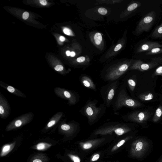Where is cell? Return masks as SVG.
<instances>
[{"label": "cell", "mask_w": 162, "mask_h": 162, "mask_svg": "<svg viewBox=\"0 0 162 162\" xmlns=\"http://www.w3.org/2000/svg\"><path fill=\"white\" fill-rule=\"evenodd\" d=\"M98 102L96 100H89L81 110V112L87 118L90 125L96 123L106 113L105 104L104 103L97 106Z\"/></svg>", "instance_id": "6da1fadb"}, {"label": "cell", "mask_w": 162, "mask_h": 162, "mask_svg": "<svg viewBox=\"0 0 162 162\" xmlns=\"http://www.w3.org/2000/svg\"><path fill=\"white\" fill-rule=\"evenodd\" d=\"M132 130L125 124L120 122L110 123L104 124L96 130L92 136L115 135L118 136L123 135Z\"/></svg>", "instance_id": "7a4b0ae2"}, {"label": "cell", "mask_w": 162, "mask_h": 162, "mask_svg": "<svg viewBox=\"0 0 162 162\" xmlns=\"http://www.w3.org/2000/svg\"><path fill=\"white\" fill-rule=\"evenodd\" d=\"M135 61L134 60H127L119 62L110 67L105 74V80L111 82L117 80L129 70Z\"/></svg>", "instance_id": "3957f363"}, {"label": "cell", "mask_w": 162, "mask_h": 162, "mask_svg": "<svg viewBox=\"0 0 162 162\" xmlns=\"http://www.w3.org/2000/svg\"><path fill=\"white\" fill-rule=\"evenodd\" d=\"M142 105L140 102L129 97L125 90L122 89L119 92L114 105V110L115 112L118 111L124 107L136 108Z\"/></svg>", "instance_id": "277c9868"}, {"label": "cell", "mask_w": 162, "mask_h": 162, "mask_svg": "<svg viewBox=\"0 0 162 162\" xmlns=\"http://www.w3.org/2000/svg\"><path fill=\"white\" fill-rule=\"evenodd\" d=\"M155 11H152L143 16L139 22L135 30L136 35H140L143 32H148L151 29L156 19Z\"/></svg>", "instance_id": "5b68a950"}, {"label": "cell", "mask_w": 162, "mask_h": 162, "mask_svg": "<svg viewBox=\"0 0 162 162\" xmlns=\"http://www.w3.org/2000/svg\"><path fill=\"white\" fill-rule=\"evenodd\" d=\"M149 147V143L146 139L143 138L138 139L131 144L130 155L133 158H142L147 152Z\"/></svg>", "instance_id": "8992f818"}, {"label": "cell", "mask_w": 162, "mask_h": 162, "mask_svg": "<svg viewBox=\"0 0 162 162\" xmlns=\"http://www.w3.org/2000/svg\"><path fill=\"white\" fill-rule=\"evenodd\" d=\"M162 63V57H154L151 61L144 62L141 60H135L129 70H136L141 72L148 71Z\"/></svg>", "instance_id": "52a82bcc"}, {"label": "cell", "mask_w": 162, "mask_h": 162, "mask_svg": "<svg viewBox=\"0 0 162 162\" xmlns=\"http://www.w3.org/2000/svg\"><path fill=\"white\" fill-rule=\"evenodd\" d=\"M118 81H113L104 87L102 90V96L104 103L106 107H109L111 105L114 97L119 85Z\"/></svg>", "instance_id": "ba28073f"}, {"label": "cell", "mask_w": 162, "mask_h": 162, "mask_svg": "<svg viewBox=\"0 0 162 162\" xmlns=\"http://www.w3.org/2000/svg\"><path fill=\"white\" fill-rule=\"evenodd\" d=\"M150 117V114L147 111H138L130 113L126 118L133 122L142 124L148 121Z\"/></svg>", "instance_id": "9c48e42d"}, {"label": "cell", "mask_w": 162, "mask_h": 162, "mask_svg": "<svg viewBox=\"0 0 162 162\" xmlns=\"http://www.w3.org/2000/svg\"><path fill=\"white\" fill-rule=\"evenodd\" d=\"M106 140L105 138L95 139L85 142H80L79 143V146L80 148L83 151H89L100 146L101 144L105 142Z\"/></svg>", "instance_id": "30bf717a"}, {"label": "cell", "mask_w": 162, "mask_h": 162, "mask_svg": "<svg viewBox=\"0 0 162 162\" xmlns=\"http://www.w3.org/2000/svg\"><path fill=\"white\" fill-rule=\"evenodd\" d=\"M89 37L95 47L102 51L104 47V41L101 34L98 32H93L90 33Z\"/></svg>", "instance_id": "8fae6325"}, {"label": "cell", "mask_w": 162, "mask_h": 162, "mask_svg": "<svg viewBox=\"0 0 162 162\" xmlns=\"http://www.w3.org/2000/svg\"><path fill=\"white\" fill-rule=\"evenodd\" d=\"M126 42V33L123 37L119 40L118 43L109 50L106 55V58H109L117 55L118 52L125 45Z\"/></svg>", "instance_id": "7c38bea8"}, {"label": "cell", "mask_w": 162, "mask_h": 162, "mask_svg": "<svg viewBox=\"0 0 162 162\" xmlns=\"http://www.w3.org/2000/svg\"><path fill=\"white\" fill-rule=\"evenodd\" d=\"M162 48V45L157 42H147L141 44L137 50L136 53H140L148 52L155 48Z\"/></svg>", "instance_id": "4fadbf2b"}, {"label": "cell", "mask_w": 162, "mask_h": 162, "mask_svg": "<svg viewBox=\"0 0 162 162\" xmlns=\"http://www.w3.org/2000/svg\"><path fill=\"white\" fill-rule=\"evenodd\" d=\"M80 81L85 87L96 92V85L90 77L87 76H83L81 77Z\"/></svg>", "instance_id": "5bb4252c"}, {"label": "cell", "mask_w": 162, "mask_h": 162, "mask_svg": "<svg viewBox=\"0 0 162 162\" xmlns=\"http://www.w3.org/2000/svg\"><path fill=\"white\" fill-rule=\"evenodd\" d=\"M141 6V3L140 2H132L125 10L124 13V16L130 14L138 8L140 7Z\"/></svg>", "instance_id": "9a60e30c"}, {"label": "cell", "mask_w": 162, "mask_h": 162, "mask_svg": "<svg viewBox=\"0 0 162 162\" xmlns=\"http://www.w3.org/2000/svg\"><path fill=\"white\" fill-rule=\"evenodd\" d=\"M132 138V136H128L121 140L112 147L110 150V152L113 153L117 151L120 147L124 146L126 142L130 140Z\"/></svg>", "instance_id": "2e32d148"}, {"label": "cell", "mask_w": 162, "mask_h": 162, "mask_svg": "<svg viewBox=\"0 0 162 162\" xmlns=\"http://www.w3.org/2000/svg\"><path fill=\"white\" fill-rule=\"evenodd\" d=\"M150 37L153 39H158L162 37V22L161 24L156 28Z\"/></svg>", "instance_id": "e0dca14e"}, {"label": "cell", "mask_w": 162, "mask_h": 162, "mask_svg": "<svg viewBox=\"0 0 162 162\" xmlns=\"http://www.w3.org/2000/svg\"><path fill=\"white\" fill-rule=\"evenodd\" d=\"M90 60L88 56H80L77 58L76 60V63L79 65H88Z\"/></svg>", "instance_id": "ac0fdd59"}, {"label": "cell", "mask_w": 162, "mask_h": 162, "mask_svg": "<svg viewBox=\"0 0 162 162\" xmlns=\"http://www.w3.org/2000/svg\"><path fill=\"white\" fill-rule=\"evenodd\" d=\"M162 116V106H160L156 110L152 120L154 122H157L160 119Z\"/></svg>", "instance_id": "d6986e66"}, {"label": "cell", "mask_w": 162, "mask_h": 162, "mask_svg": "<svg viewBox=\"0 0 162 162\" xmlns=\"http://www.w3.org/2000/svg\"><path fill=\"white\" fill-rule=\"evenodd\" d=\"M138 97L143 101H149L152 100L154 98L153 95L150 92L144 93L139 95Z\"/></svg>", "instance_id": "ffe728a7"}, {"label": "cell", "mask_w": 162, "mask_h": 162, "mask_svg": "<svg viewBox=\"0 0 162 162\" xmlns=\"http://www.w3.org/2000/svg\"><path fill=\"white\" fill-rule=\"evenodd\" d=\"M162 54V48L157 47L146 52V55H153Z\"/></svg>", "instance_id": "44dd1931"}, {"label": "cell", "mask_w": 162, "mask_h": 162, "mask_svg": "<svg viewBox=\"0 0 162 162\" xmlns=\"http://www.w3.org/2000/svg\"><path fill=\"white\" fill-rule=\"evenodd\" d=\"M51 146V145L46 143H40L38 144L36 148L38 150H44L47 149Z\"/></svg>", "instance_id": "7402d4cb"}, {"label": "cell", "mask_w": 162, "mask_h": 162, "mask_svg": "<svg viewBox=\"0 0 162 162\" xmlns=\"http://www.w3.org/2000/svg\"><path fill=\"white\" fill-rule=\"evenodd\" d=\"M68 155L73 162H82L79 155L72 154H69Z\"/></svg>", "instance_id": "603a6c76"}, {"label": "cell", "mask_w": 162, "mask_h": 162, "mask_svg": "<svg viewBox=\"0 0 162 162\" xmlns=\"http://www.w3.org/2000/svg\"><path fill=\"white\" fill-rule=\"evenodd\" d=\"M127 83H128L130 89L131 91H134L135 89L136 85L135 80L134 79H130L127 81Z\"/></svg>", "instance_id": "cb8c5ba5"}, {"label": "cell", "mask_w": 162, "mask_h": 162, "mask_svg": "<svg viewBox=\"0 0 162 162\" xmlns=\"http://www.w3.org/2000/svg\"><path fill=\"white\" fill-rule=\"evenodd\" d=\"M11 147L12 146L10 145H7L4 146L2 149L1 156H4L7 155L10 151Z\"/></svg>", "instance_id": "d4e9b609"}, {"label": "cell", "mask_w": 162, "mask_h": 162, "mask_svg": "<svg viewBox=\"0 0 162 162\" xmlns=\"http://www.w3.org/2000/svg\"><path fill=\"white\" fill-rule=\"evenodd\" d=\"M100 157V153H96L91 156L89 162H94L99 160Z\"/></svg>", "instance_id": "484cf974"}, {"label": "cell", "mask_w": 162, "mask_h": 162, "mask_svg": "<svg viewBox=\"0 0 162 162\" xmlns=\"http://www.w3.org/2000/svg\"><path fill=\"white\" fill-rule=\"evenodd\" d=\"M63 32L67 35L70 36H74V34L70 28H64L63 29Z\"/></svg>", "instance_id": "4316f807"}, {"label": "cell", "mask_w": 162, "mask_h": 162, "mask_svg": "<svg viewBox=\"0 0 162 162\" xmlns=\"http://www.w3.org/2000/svg\"><path fill=\"white\" fill-rule=\"evenodd\" d=\"M162 76V66H160L156 69L153 76Z\"/></svg>", "instance_id": "83f0119b"}, {"label": "cell", "mask_w": 162, "mask_h": 162, "mask_svg": "<svg viewBox=\"0 0 162 162\" xmlns=\"http://www.w3.org/2000/svg\"><path fill=\"white\" fill-rule=\"evenodd\" d=\"M98 12L102 15H105L107 14L108 10L105 8H100L98 9Z\"/></svg>", "instance_id": "f1b7e54d"}, {"label": "cell", "mask_w": 162, "mask_h": 162, "mask_svg": "<svg viewBox=\"0 0 162 162\" xmlns=\"http://www.w3.org/2000/svg\"><path fill=\"white\" fill-rule=\"evenodd\" d=\"M64 69L63 67L60 65H58L55 68V70L57 71L61 72Z\"/></svg>", "instance_id": "f546056e"}, {"label": "cell", "mask_w": 162, "mask_h": 162, "mask_svg": "<svg viewBox=\"0 0 162 162\" xmlns=\"http://www.w3.org/2000/svg\"><path fill=\"white\" fill-rule=\"evenodd\" d=\"M29 16V14L27 12H25L23 14L22 18L24 20H27Z\"/></svg>", "instance_id": "4dcf8cb0"}, {"label": "cell", "mask_w": 162, "mask_h": 162, "mask_svg": "<svg viewBox=\"0 0 162 162\" xmlns=\"http://www.w3.org/2000/svg\"><path fill=\"white\" fill-rule=\"evenodd\" d=\"M8 90L11 93H13L15 92V89L13 87L9 86L7 88Z\"/></svg>", "instance_id": "1f68e13d"}, {"label": "cell", "mask_w": 162, "mask_h": 162, "mask_svg": "<svg viewBox=\"0 0 162 162\" xmlns=\"http://www.w3.org/2000/svg\"><path fill=\"white\" fill-rule=\"evenodd\" d=\"M22 124V122L20 120L16 121L15 123V125L16 127H19Z\"/></svg>", "instance_id": "d6a6232c"}, {"label": "cell", "mask_w": 162, "mask_h": 162, "mask_svg": "<svg viewBox=\"0 0 162 162\" xmlns=\"http://www.w3.org/2000/svg\"><path fill=\"white\" fill-rule=\"evenodd\" d=\"M56 123V121L55 120L51 121L48 124V126L50 127L53 126Z\"/></svg>", "instance_id": "836d02e7"}, {"label": "cell", "mask_w": 162, "mask_h": 162, "mask_svg": "<svg viewBox=\"0 0 162 162\" xmlns=\"http://www.w3.org/2000/svg\"><path fill=\"white\" fill-rule=\"evenodd\" d=\"M39 2L40 3L43 5L45 6L47 4V1L45 0H40Z\"/></svg>", "instance_id": "e575fe53"}, {"label": "cell", "mask_w": 162, "mask_h": 162, "mask_svg": "<svg viewBox=\"0 0 162 162\" xmlns=\"http://www.w3.org/2000/svg\"><path fill=\"white\" fill-rule=\"evenodd\" d=\"M76 53L74 51H72L71 52L70 56L72 57H74L76 56Z\"/></svg>", "instance_id": "d590c367"}, {"label": "cell", "mask_w": 162, "mask_h": 162, "mask_svg": "<svg viewBox=\"0 0 162 162\" xmlns=\"http://www.w3.org/2000/svg\"><path fill=\"white\" fill-rule=\"evenodd\" d=\"M4 112V110L3 107L2 106H0V114H2Z\"/></svg>", "instance_id": "8d00e7d4"}, {"label": "cell", "mask_w": 162, "mask_h": 162, "mask_svg": "<svg viewBox=\"0 0 162 162\" xmlns=\"http://www.w3.org/2000/svg\"><path fill=\"white\" fill-rule=\"evenodd\" d=\"M60 40L61 41L63 42L65 41L66 39L64 37L62 36L60 37Z\"/></svg>", "instance_id": "74e56055"}, {"label": "cell", "mask_w": 162, "mask_h": 162, "mask_svg": "<svg viewBox=\"0 0 162 162\" xmlns=\"http://www.w3.org/2000/svg\"><path fill=\"white\" fill-rule=\"evenodd\" d=\"M66 54L67 56H70L71 55V52L69 50H67L66 51Z\"/></svg>", "instance_id": "f35d334b"}, {"label": "cell", "mask_w": 162, "mask_h": 162, "mask_svg": "<svg viewBox=\"0 0 162 162\" xmlns=\"http://www.w3.org/2000/svg\"><path fill=\"white\" fill-rule=\"evenodd\" d=\"M33 162H42V160L39 159H36L34 160Z\"/></svg>", "instance_id": "ab89813d"}, {"label": "cell", "mask_w": 162, "mask_h": 162, "mask_svg": "<svg viewBox=\"0 0 162 162\" xmlns=\"http://www.w3.org/2000/svg\"><path fill=\"white\" fill-rule=\"evenodd\" d=\"M159 162H162V158L160 160Z\"/></svg>", "instance_id": "60d3db41"}]
</instances>
